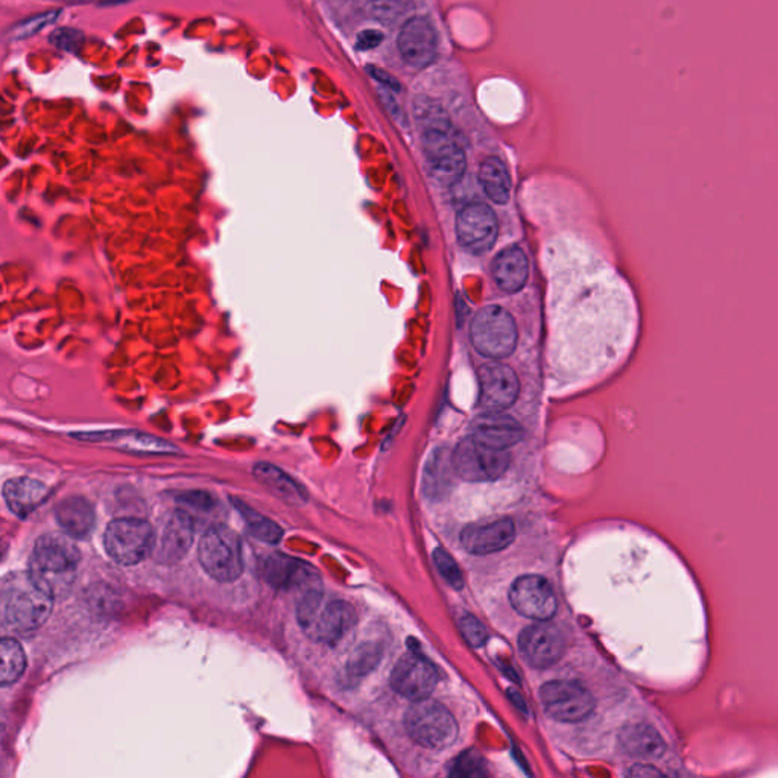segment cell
Masks as SVG:
<instances>
[{
	"mask_svg": "<svg viewBox=\"0 0 778 778\" xmlns=\"http://www.w3.org/2000/svg\"><path fill=\"white\" fill-rule=\"evenodd\" d=\"M415 114L423 126V151L427 169L438 185L454 186L466 174V153L456 141L449 117L437 102L418 97Z\"/></svg>",
	"mask_w": 778,
	"mask_h": 778,
	"instance_id": "1",
	"label": "cell"
},
{
	"mask_svg": "<svg viewBox=\"0 0 778 778\" xmlns=\"http://www.w3.org/2000/svg\"><path fill=\"white\" fill-rule=\"evenodd\" d=\"M54 599L30 572L11 573L2 582L3 629L18 635L35 633L51 616Z\"/></svg>",
	"mask_w": 778,
	"mask_h": 778,
	"instance_id": "2",
	"label": "cell"
},
{
	"mask_svg": "<svg viewBox=\"0 0 778 778\" xmlns=\"http://www.w3.org/2000/svg\"><path fill=\"white\" fill-rule=\"evenodd\" d=\"M79 564L80 551L71 536L46 533L35 541L28 572L52 597L60 598L75 584Z\"/></svg>",
	"mask_w": 778,
	"mask_h": 778,
	"instance_id": "3",
	"label": "cell"
},
{
	"mask_svg": "<svg viewBox=\"0 0 778 778\" xmlns=\"http://www.w3.org/2000/svg\"><path fill=\"white\" fill-rule=\"evenodd\" d=\"M407 735L429 749H446L458 739V724L449 708L431 698L414 701L405 715Z\"/></svg>",
	"mask_w": 778,
	"mask_h": 778,
	"instance_id": "4",
	"label": "cell"
},
{
	"mask_svg": "<svg viewBox=\"0 0 778 778\" xmlns=\"http://www.w3.org/2000/svg\"><path fill=\"white\" fill-rule=\"evenodd\" d=\"M198 558L207 575L219 582L238 580L243 572L242 543L238 533L226 525H214L204 532Z\"/></svg>",
	"mask_w": 778,
	"mask_h": 778,
	"instance_id": "5",
	"label": "cell"
},
{
	"mask_svg": "<svg viewBox=\"0 0 778 778\" xmlns=\"http://www.w3.org/2000/svg\"><path fill=\"white\" fill-rule=\"evenodd\" d=\"M104 546L117 564L134 566L154 553L156 536L148 521L126 517L108 525L104 533Z\"/></svg>",
	"mask_w": 778,
	"mask_h": 778,
	"instance_id": "6",
	"label": "cell"
},
{
	"mask_svg": "<svg viewBox=\"0 0 778 778\" xmlns=\"http://www.w3.org/2000/svg\"><path fill=\"white\" fill-rule=\"evenodd\" d=\"M470 333L475 349L490 360H505L515 352L516 321L511 313L500 305H487L476 313Z\"/></svg>",
	"mask_w": 778,
	"mask_h": 778,
	"instance_id": "7",
	"label": "cell"
},
{
	"mask_svg": "<svg viewBox=\"0 0 778 778\" xmlns=\"http://www.w3.org/2000/svg\"><path fill=\"white\" fill-rule=\"evenodd\" d=\"M452 461L459 478L468 483H491L502 478L511 458L507 450L491 449L470 437L458 444Z\"/></svg>",
	"mask_w": 778,
	"mask_h": 778,
	"instance_id": "8",
	"label": "cell"
},
{
	"mask_svg": "<svg viewBox=\"0 0 778 778\" xmlns=\"http://www.w3.org/2000/svg\"><path fill=\"white\" fill-rule=\"evenodd\" d=\"M544 710L561 723H581L594 710L593 695L589 688L573 682H549L540 688Z\"/></svg>",
	"mask_w": 778,
	"mask_h": 778,
	"instance_id": "9",
	"label": "cell"
},
{
	"mask_svg": "<svg viewBox=\"0 0 778 778\" xmlns=\"http://www.w3.org/2000/svg\"><path fill=\"white\" fill-rule=\"evenodd\" d=\"M499 221L490 206L471 203L456 216V236L459 243L474 255H486L495 246Z\"/></svg>",
	"mask_w": 778,
	"mask_h": 778,
	"instance_id": "10",
	"label": "cell"
},
{
	"mask_svg": "<svg viewBox=\"0 0 778 778\" xmlns=\"http://www.w3.org/2000/svg\"><path fill=\"white\" fill-rule=\"evenodd\" d=\"M509 602L521 616L546 622L557 613V597L551 582L539 575H525L512 582Z\"/></svg>",
	"mask_w": 778,
	"mask_h": 778,
	"instance_id": "11",
	"label": "cell"
},
{
	"mask_svg": "<svg viewBox=\"0 0 778 778\" xmlns=\"http://www.w3.org/2000/svg\"><path fill=\"white\" fill-rule=\"evenodd\" d=\"M438 671L423 655L407 653L398 660L391 674V686L403 698L419 701L429 698L437 687Z\"/></svg>",
	"mask_w": 778,
	"mask_h": 778,
	"instance_id": "12",
	"label": "cell"
},
{
	"mask_svg": "<svg viewBox=\"0 0 778 778\" xmlns=\"http://www.w3.org/2000/svg\"><path fill=\"white\" fill-rule=\"evenodd\" d=\"M479 405L486 413H505L519 395V378L502 362H488L479 370Z\"/></svg>",
	"mask_w": 778,
	"mask_h": 778,
	"instance_id": "13",
	"label": "cell"
},
{
	"mask_svg": "<svg viewBox=\"0 0 778 778\" xmlns=\"http://www.w3.org/2000/svg\"><path fill=\"white\" fill-rule=\"evenodd\" d=\"M519 650L529 665L536 670H548L563 657L564 637L557 626L548 621L540 622L521 631Z\"/></svg>",
	"mask_w": 778,
	"mask_h": 778,
	"instance_id": "14",
	"label": "cell"
},
{
	"mask_svg": "<svg viewBox=\"0 0 778 778\" xmlns=\"http://www.w3.org/2000/svg\"><path fill=\"white\" fill-rule=\"evenodd\" d=\"M262 575L274 589L297 592L299 597L313 587L321 585L320 577L312 566L283 553H272L264 558Z\"/></svg>",
	"mask_w": 778,
	"mask_h": 778,
	"instance_id": "15",
	"label": "cell"
},
{
	"mask_svg": "<svg viewBox=\"0 0 778 778\" xmlns=\"http://www.w3.org/2000/svg\"><path fill=\"white\" fill-rule=\"evenodd\" d=\"M397 44L403 60L415 69H425L437 60V31L426 18L407 20L398 34Z\"/></svg>",
	"mask_w": 778,
	"mask_h": 778,
	"instance_id": "16",
	"label": "cell"
},
{
	"mask_svg": "<svg viewBox=\"0 0 778 778\" xmlns=\"http://www.w3.org/2000/svg\"><path fill=\"white\" fill-rule=\"evenodd\" d=\"M195 525L189 512L177 509L156 540L154 557L160 564H175L185 558L194 541Z\"/></svg>",
	"mask_w": 778,
	"mask_h": 778,
	"instance_id": "17",
	"label": "cell"
},
{
	"mask_svg": "<svg viewBox=\"0 0 778 778\" xmlns=\"http://www.w3.org/2000/svg\"><path fill=\"white\" fill-rule=\"evenodd\" d=\"M72 437L81 442L113 444L117 449L132 452V454L169 455L178 452L177 447L165 439L137 431L81 432Z\"/></svg>",
	"mask_w": 778,
	"mask_h": 778,
	"instance_id": "18",
	"label": "cell"
},
{
	"mask_svg": "<svg viewBox=\"0 0 778 778\" xmlns=\"http://www.w3.org/2000/svg\"><path fill=\"white\" fill-rule=\"evenodd\" d=\"M515 539V523L509 519L471 525L461 533L464 549L474 556H490L504 551Z\"/></svg>",
	"mask_w": 778,
	"mask_h": 778,
	"instance_id": "19",
	"label": "cell"
},
{
	"mask_svg": "<svg viewBox=\"0 0 778 778\" xmlns=\"http://www.w3.org/2000/svg\"><path fill=\"white\" fill-rule=\"evenodd\" d=\"M357 616L353 606L344 601H333L321 609L309 634L315 641L338 646L356 626Z\"/></svg>",
	"mask_w": 778,
	"mask_h": 778,
	"instance_id": "20",
	"label": "cell"
},
{
	"mask_svg": "<svg viewBox=\"0 0 778 778\" xmlns=\"http://www.w3.org/2000/svg\"><path fill=\"white\" fill-rule=\"evenodd\" d=\"M471 437L496 450H508L525 437L523 427L504 413H486L476 418Z\"/></svg>",
	"mask_w": 778,
	"mask_h": 778,
	"instance_id": "21",
	"label": "cell"
},
{
	"mask_svg": "<svg viewBox=\"0 0 778 778\" xmlns=\"http://www.w3.org/2000/svg\"><path fill=\"white\" fill-rule=\"evenodd\" d=\"M622 751L639 760H658L666 755L667 745L663 736L647 724H631L619 733Z\"/></svg>",
	"mask_w": 778,
	"mask_h": 778,
	"instance_id": "22",
	"label": "cell"
},
{
	"mask_svg": "<svg viewBox=\"0 0 778 778\" xmlns=\"http://www.w3.org/2000/svg\"><path fill=\"white\" fill-rule=\"evenodd\" d=\"M55 519L72 539L84 540L95 529V508L84 497H68L56 505Z\"/></svg>",
	"mask_w": 778,
	"mask_h": 778,
	"instance_id": "23",
	"label": "cell"
},
{
	"mask_svg": "<svg viewBox=\"0 0 778 778\" xmlns=\"http://www.w3.org/2000/svg\"><path fill=\"white\" fill-rule=\"evenodd\" d=\"M46 486L31 478H14L3 486V497L12 515L27 519L46 500Z\"/></svg>",
	"mask_w": 778,
	"mask_h": 778,
	"instance_id": "24",
	"label": "cell"
},
{
	"mask_svg": "<svg viewBox=\"0 0 778 778\" xmlns=\"http://www.w3.org/2000/svg\"><path fill=\"white\" fill-rule=\"evenodd\" d=\"M528 276V258L519 247L507 248L499 252L492 262V277L497 287L504 292H519L527 284Z\"/></svg>",
	"mask_w": 778,
	"mask_h": 778,
	"instance_id": "25",
	"label": "cell"
},
{
	"mask_svg": "<svg viewBox=\"0 0 778 778\" xmlns=\"http://www.w3.org/2000/svg\"><path fill=\"white\" fill-rule=\"evenodd\" d=\"M252 475L283 502L300 507L308 500L304 488L295 483L291 476L284 474L282 468L272 466L270 463H259L252 467Z\"/></svg>",
	"mask_w": 778,
	"mask_h": 778,
	"instance_id": "26",
	"label": "cell"
},
{
	"mask_svg": "<svg viewBox=\"0 0 778 778\" xmlns=\"http://www.w3.org/2000/svg\"><path fill=\"white\" fill-rule=\"evenodd\" d=\"M479 178L484 193L492 203H508L509 194H511V177H509L507 166L500 158H486L480 165Z\"/></svg>",
	"mask_w": 778,
	"mask_h": 778,
	"instance_id": "27",
	"label": "cell"
},
{
	"mask_svg": "<svg viewBox=\"0 0 778 778\" xmlns=\"http://www.w3.org/2000/svg\"><path fill=\"white\" fill-rule=\"evenodd\" d=\"M234 505L238 509L239 515L242 516V519L246 520L248 531L251 532L252 537L268 544L280 543L283 537V529L276 521L260 515V512L255 511V509L238 499H234Z\"/></svg>",
	"mask_w": 778,
	"mask_h": 778,
	"instance_id": "28",
	"label": "cell"
},
{
	"mask_svg": "<svg viewBox=\"0 0 778 778\" xmlns=\"http://www.w3.org/2000/svg\"><path fill=\"white\" fill-rule=\"evenodd\" d=\"M0 655H2V667H0V683L3 687L11 686L22 677L27 667V655L23 647L14 639L6 637L0 643Z\"/></svg>",
	"mask_w": 778,
	"mask_h": 778,
	"instance_id": "29",
	"label": "cell"
},
{
	"mask_svg": "<svg viewBox=\"0 0 778 778\" xmlns=\"http://www.w3.org/2000/svg\"><path fill=\"white\" fill-rule=\"evenodd\" d=\"M450 468H454L452 456L446 452H437L432 456L425 471V490L431 497H442L446 495V488H450Z\"/></svg>",
	"mask_w": 778,
	"mask_h": 778,
	"instance_id": "30",
	"label": "cell"
},
{
	"mask_svg": "<svg viewBox=\"0 0 778 778\" xmlns=\"http://www.w3.org/2000/svg\"><path fill=\"white\" fill-rule=\"evenodd\" d=\"M381 657V646L374 645V643H365V645L357 647V650H354V653L350 655L347 667H345L349 677H365L370 672L376 670Z\"/></svg>",
	"mask_w": 778,
	"mask_h": 778,
	"instance_id": "31",
	"label": "cell"
},
{
	"mask_svg": "<svg viewBox=\"0 0 778 778\" xmlns=\"http://www.w3.org/2000/svg\"><path fill=\"white\" fill-rule=\"evenodd\" d=\"M413 8V0H369V11L378 22L393 23Z\"/></svg>",
	"mask_w": 778,
	"mask_h": 778,
	"instance_id": "32",
	"label": "cell"
},
{
	"mask_svg": "<svg viewBox=\"0 0 778 778\" xmlns=\"http://www.w3.org/2000/svg\"><path fill=\"white\" fill-rule=\"evenodd\" d=\"M452 776L455 777H483L487 776V765L484 757L476 751L463 753L458 759L455 760L454 767H452Z\"/></svg>",
	"mask_w": 778,
	"mask_h": 778,
	"instance_id": "33",
	"label": "cell"
},
{
	"mask_svg": "<svg viewBox=\"0 0 778 778\" xmlns=\"http://www.w3.org/2000/svg\"><path fill=\"white\" fill-rule=\"evenodd\" d=\"M434 561L437 566L438 572L442 573L444 580L447 584L454 587V589H463L464 577L459 566L455 563L454 558L449 556L444 549H435Z\"/></svg>",
	"mask_w": 778,
	"mask_h": 778,
	"instance_id": "34",
	"label": "cell"
},
{
	"mask_svg": "<svg viewBox=\"0 0 778 778\" xmlns=\"http://www.w3.org/2000/svg\"><path fill=\"white\" fill-rule=\"evenodd\" d=\"M459 631H461L463 637L466 639L474 647H480L486 645L488 641V631L486 626L478 621L471 614H466L459 621Z\"/></svg>",
	"mask_w": 778,
	"mask_h": 778,
	"instance_id": "35",
	"label": "cell"
},
{
	"mask_svg": "<svg viewBox=\"0 0 778 778\" xmlns=\"http://www.w3.org/2000/svg\"><path fill=\"white\" fill-rule=\"evenodd\" d=\"M51 43L63 51L73 52L76 51L83 43L84 35L80 31L72 30V28H61L52 32Z\"/></svg>",
	"mask_w": 778,
	"mask_h": 778,
	"instance_id": "36",
	"label": "cell"
},
{
	"mask_svg": "<svg viewBox=\"0 0 778 778\" xmlns=\"http://www.w3.org/2000/svg\"><path fill=\"white\" fill-rule=\"evenodd\" d=\"M55 18L56 14H54V12H49V14L39 15V18L28 20L27 23H22L18 27V30H15V35L20 37V39L32 35L34 32L42 30L43 27H46V24L52 22Z\"/></svg>",
	"mask_w": 778,
	"mask_h": 778,
	"instance_id": "37",
	"label": "cell"
},
{
	"mask_svg": "<svg viewBox=\"0 0 778 778\" xmlns=\"http://www.w3.org/2000/svg\"><path fill=\"white\" fill-rule=\"evenodd\" d=\"M181 502L187 505V507L201 509V511H209L214 507V497L206 495V492L193 491L187 492V495L181 496Z\"/></svg>",
	"mask_w": 778,
	"mask_h": 778,
	"instance_id": "38",
	"label": "cell"
},
{
	"mask_svg": "<svg viewBox=\"0 0 778 778\" xmlns=\"http://www.w3.org/2000/svg\"><path fill=\"white\" fill-rule=\"evenodd\" d=\"M382 40H384V35L381 32L374 30L364 31L357 37V48L361 51H369V49L377 48Z\"/></svg>",
	"mask_w": 778,
	"mask_h": 778,
	"instance_id": "39",
	"label": "cell"
},
{
	"mask_svg": "<svg viewBox=\"0 0 778 778\" xmlns=\"http://www.w3.org/2000/svg\"><path fill=\"white\" fill-rule=\"evenodd\" d=\"M626 776H633V777H658V776H665V772L660 771V769L653 767V765H634L633 768L630 769L629 772H626Z\"/></svg>",
	"mask_w": 778,
	"mask_h": 778,
	"instance_id": "40",
	"label": "cell"
},
{
	"mask_svg": "<svg viewBox=\"0 0 778 778\" xmlns=\"http://www.w3.org/2000/svg\"><path fill=\"white\" fill-rule=\"evenodd\" d=\"M370 75H373L374 79L378 81V83H382L386 85V87L393 89V91H401V84L397 83L394 79H391L388 73L377 71V69H370Z\"/></svg>",
	"mask_w": 778,
	"mask_h": 778,
	"instance_id": "41",
	"label": "cell"
},
{
	"mask_svg": "<svg viewBox=\"0 0 778 778\" xmlns=\"http://www.w3.org/2000/svg\"><path fill=\"white\" fill-rule=\"evenodd\" d=\"M79 2H83V0H79Z\"/></svg>",
	"mask_w": 778,
	"mask_h": 778,
	"instance_id": "42",
	"label": "cell"
}]
</instances>
